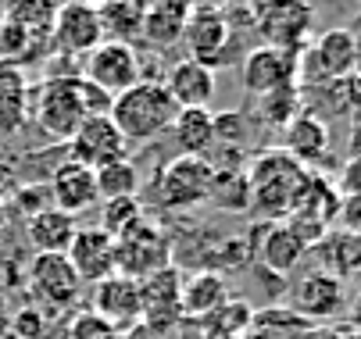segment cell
I'll use <instances>...</instances> for the list:
<instances>
[{
    "mask_svg": "<svg viewBox=\"0 0 361 339\" xmlns=\"http://www.w3.org/2000/svg\"><path fill=\"white\" fill-rule=\"evenodd\" d=\"M176 115H179V108L169 96L165 82L140 79L136 86H129L126 93H118L111 101V115L108 118L115 122V129L129 139V147H133V143H147L154 136L169 132Z\"/></svg>",
    "mask_w": 361,
    "mask_h": 339,
    "instance_id": "obj_1",
    "label": "cell"
},
{
    "mask_svg": "<svg viewBox=\"0 0 361 339\" xmlns=\"http://www.w3.org/2000/svg\"><path fill=\"white\" fill-rule=\"evenodd\" d=\"M243 172L250 182V207L265 211L269 218H286L307 182V172L286 151H262Z\"/></svg>",
    "mask_w": 361,
    "mask_h": 339,
    "instance_id": "obj_2",
    "label": "cell"
},
{
    "mask_svg": "<svg viewBox=\"0 0 361 339\" xmlns=\"http://www.w3.org/2000/svg\"><path fill=\"white\" fill-rule=\"evenodd\" d=\"M29 115L50 139L68 143L86 122L79 101V75H50L47 82H39V89H32Z\"/></svg>",
    "mask_w": 361,
    "mask_h": 339,
    "instance_id": "obj_3",
    "label": "cell"
},
{
    "mask_svg": "<svg viewBox=\"0 0 361 339\" xmlns=\"http://www.w3.org/2000/svg\"><path fill=\"white\" fill-rule=\"evenodd\" d=\"M172 254H176V239L165 232V225L143 218L129 232L115 236V275L143 282L147 275L169 268Z\"/></svg>",
    "mask_w": 361,
    "mask_h": 339,
    "instance_id": "obj_4",
    "label": "cell"
},
{
    "mask_svg": "<svg viewBox=\"0 0 361 339\" xmlns=\"http://www.w3.org/2000/svg\"><path fill=\"white\" fill-rule=\"evenodd\" d=\"M357 72V51L350 29H326L315 43H307L297 58V86H333Z\"/></svg>",
    "mask_w": 361,
    "mask_h": 339,
    "instance_id": "obj_5",
    "label": "cell"
},
{
    "mask_svg": "<svg viewBox=\"0 0 361 339\" xmlns=\"http://www.w3.org/2000/svg\"><path fill=\"white\" fill-rule=\"evenodd\" d=\"M25 286L36 297L39 311H50V314H68L82 293V282L72 271L65 254H32L25 268Z\"/></svg>",
    "mask_w": 361,
    "mask_h": 339,
    "instance_id": "obj_6",
    "label": "cell"
},
{
    "mask_svg": "<svg viewBox=\"0 0 361 339\" xmlns=\"http://www.w3.org/2000/svg\"><path fill=\"white\" fill-rule=\"evenodd\" d=\"M212 186H215V168L208 158L179 154L158 172V200L172 211H186L197 204H208Z\"/></svg>",
    "mask_w": 361,
    "mask_h": 339,
    "instance_id": "obj_7",
    "label": "cell"
},
{
    "mask_svg": "<svg viewBox=\"0 0 361 339\" xmlns=\"http://www.w3.org/2000/svg\"><path fill=\"white\" fill-rule=\"evenodd\" d=\"M183 43H186V58L204 65V68H219L226 65V51L233 43V29L222 15V8H212V4H190V22H186V32H183Z\"/></svg>",
    "mask_w": 361,
    "mask_h": 339,
    "instance_id": "obj_8",
    "label": "cell"
},
{
    "mask_svg": "<svg viewBox=\"0 0 361 339\" xmlns=\"http://www.w3.org/2000/svg\"><path fill=\"white\" fill-rule=\"evenodd\" d=\"M79 75H82L86 82L100 86L104 93H111V96L126 93L129 86L140 82V58H136V46L104 39V43L93 46V51L82 58Z\"/></svg>",
    "mask_w": 361,
    "mask_h": 339,
    "instance_id": "obj_9",
    "label": "cell"
},
{
    "mask_svg": "<svg viewBox=\"0 0 361 339\" xmlns=\"http://www.w3.org/2000/svg\"><path fill=\"white\" fill-rule=\"evenodd\" d=\"M140 304H143V318L147 325H154L158 332L172 335L183 325V271L176 264L154 271L140 282Z\"/></svg>",
    "mask_w": 361,
    "mask_h": 339,
    "instance_id": "obj_10",
    "label": "cell"
},
{
    "mask_svg": "<svg viewBox=\"0 0 361 339\" xmlns=\"http://www.w3.org/2000/svg\"><path fill=\"white\" fill-rule=\"evenodd\" d=\"M68 158L86 165L90 172L108 168L115 161H129V139L115 129V122L104 118H86L79 132L68 139Z\"/></svg>",
    "mask_w": 361,
    "mask_h": 339,
    "instance_id": "obj_11",
    "label": "cell"
},
{
    "mask_svg": "<svg viewBox=\"0 0 361 339\" xmlns=\"http://www.w3.org/2000/svg\"><path fill=\"white\" fill-rule=\"evenodd\" d=\"M297 58L293 51H279V46H254V51L243 54V68H240V79H243V89L254 96H269L283 86H297Z\"/></svg>",
    "mask_w": 361,
    "mask_h": 339,
    "instance_id": "obj_12",
    "label": "cell"
},
{
    "mask_svg": "<svg viewBox=\"0 0 361 339\" xmlns=\"http://www.w3.org/2000/svg\"><path fill=\"white\" fill-rule=\"evenodd\" d=\"M312 8L307 4H254V32H262L265 46L300 54L307 46Z\"/></svg>",
    "mask_w": 361,
    "mask_h": 339,
    "instance_id": "obj_13",
    "label": "cell"
},
{
    "mask_svg": "<svg viewBox=\"0 0 361 339\" xmlns=\"http://www.w3.org/2000/svg\"><path fill=\"white\" fill-rule=\"evenodd\" d=\"M50 39H54V46L61 54L82 61L93 46L104 43L97 4H58L54 25H50Z\"/></svg>",
    "mask_w": 361,
    "mask_h": 339,
    "instance_id": "obj_14",
    "label": "cell"
},
{
    "mask_svg": "<svg viewBox=\"0 0 361 339\" xmlns=\"http://www.w3.org/2000/svg\"><path fill=\"white\" fill-rule=\"evenodd\" d=\"M65 257L82 286H97L100 279L115 275V239L97 225H79Z\"/></svg>",
    "mask_w": 361,
    "mask_h": 339,
    "instance_id": "obj_15",
    "label": "cell"
},
{
    "mask_svg": "<svg viewBox=\"0 0 361 339\" xmlns=\"http://www.w3.org/2000/svg\"><path fill=\"white\" fill-rule=\"evenodd\" d=\"M90 311L100 314L108 325H115L118 332L136 325L143 318V304H140V282L126 279V275H108L90 289Z\"/></svg>",
    "mask_w": 361,
    "mask_h": 339,
    "instance_id": "obj_16",
    "label": "cell"
},
{
    "mask_svg": "<svg viewBox=\"0 0 361 339\" xmlns=\"http://www.w3.org/2000/svg\"><path fill=\"white\" fill-rule=\"evenodd\" d=\"M247 250H250V257H257V261H262L269 271H276V275H290V271L304 261V254H307V247L290 232L286 222L257 225V232L250 236Z\"/></svg>",
    "mask_w": 361,
    "mask_h": 339,
    "instance_id": "obj_17",
    "label": "cell"
},
{
    "mask_svg": "<svg viewBox=\"0 0 361 339\" xmlns=\"http://www.w3.org/2000/svg\"><path fill=\"white\" fill-rule=\"evenodd\" d=\"M343 307V282L329 271H312L304 275L293 293H290V311L300 314L307 325L312 321H326Z\"/></svg>",
    "mask_w": 361,
    "mask_h": 339,
    "instance_id": "obj_18",
    "label": "cell"
},
{
    "mask_svg": "<svg viewBox=\"0 0 361 339\" xmlns=\"http://www.w3.org/2000/svg\"><path fill=\"white\" fill-rule=\"evenodd\" d=\"M47 186H50V200H54V207L72 215V218H79L90 207H97V179H93V172L86 165H79L72 158L54 168V175H50Z\"/></svg>",
    "mask_w": 361,
    "mask_h": 339,
    "instance_id": "obj_19",
    "label": "cell"
},
{
    "mask_svg": "<svg viewBox=\"0 0 361 339\" xmlns=\"http://www.w3.org/2000/svg\"><path fill=\"white\" fill-rule=\"evenodd\" d=\"M165 89L169 96L176 101V108H208L212 104V96H215V72L212 68H204L190 58L176 61L165 75Z\"/></svg>",
    "mask_w": 361,
    "mask_h": 339,
    "instance_id": "obj_20",
    "label": "cell"
},
{
    "mask_svg": "<svg viewBox=\"0 0 361 339\" xmlns=\"http://www.w3.org/2000/svg\"><path fill=\"white\" fill-rule=\"evenodd\" d=\"M186 22H190V4H183V0H154V4H147V11H143L140 39L158 46V51H169V46L183 43Z\"/></svg>",
    "mask_w": 361,
    "mask_h": 339,
    "instance_id": "obj_21",
    "label": "cell"
},
{
    "mask_svg": "<svg viewBox=\"0 0 361 339\" xmlns=\"http://www.w3.org/2000/svg\"><path fill=\"white\" fill-rule=\"evenodd\" d=\"M283 151L304 168L322 161V154L329 151V129L322 118H315L312 111H300L286 129H283Z\"/></svg>",
    "mask_w": 361,
    "mask_h": 339,
    "instance_id": "obj_22",
    "label": "cell"
},
{
    "mask_svg": "<svg viewBox=\"0 0 361 339\" xmlns=\"http://www.w3.org/2000/svg\"><path fill=\"white\" fill-rule=\"evenodd\" d=\"M229 300V286L219 271L200 268L190 279H183V321H200L204 314H212L215 307H222Z\"/></svg>",
    "mask_w": 361,
    "mask_h": 339,
    "instance_id": "obj_23",
    "label": "cell"
},
{
    "mask_svg": "<svg viewBox=\"0 0 361 339\" xmlns=\"http://www.w3.org/2000/svg\"><path fill=\"white\" fill-rule=\"evenodd\" d=\"M75 229H79V222L72 215L58 211V207H47V211H39L25 222V236H29L36 254H65Z\"/></svg>",
    "mask_w": 361,
    "mask_h": 339,
    "instance_id": "obj_24",
    "label": "cell"
},
{
    "mask_svg": "<svg viewBox=\"0 0 361 339\" xmlns=\"http://www.w3.org/2000/svg\"><path fill=\"white\" fill-rule=\"evenodd\" d=\"M179 154L186 158H208L215 147V115L208 108H183L172 122Z\"/></svg>",
    "mask_w": 361,
    "mask_h": 339,
    "instance_id": "obj_25",
    "label": "cell"
},
{
    "mask_svg": "<svg viewBox=\"0 0 361 339\" xmlns=\"http://www.w3.org/2000/svg\"><path fill=\"white\" fill-rule=\"evenodd\" d=\"M143 11H147V4H140V0H111V4H97L104 39L133 46L140 39V32H143Z\"/></svg>",
    "mask_w": 361,
    "mask_h": 339,
    "instance_id": "obj_26",
    "label": "cell"
},
{
    "mask_svg": "<svg viewBox=\"0 0 361 339\" xmlns=\"http://www.w3.org/2000/svg\"><path fill=\"white\" fill-rule=\"evenodd\" d=\"M250 321H254V307L247 300H226L222 307H215L212 314H204L197 325H200V335L204 339H243L250 332Z\"/></svg>",
    "mask_w": 361,
    "mask_h": 339,
    "instance_id": "obj_27",
    "label": "cell"
},
{
    "mask_svg": "<svg viewBox=\"0 0 361 339\" xmlns=\"http://www.w3.org/2000/svg\"><path fill=\"white\" fill-rule=\"evenodd\" d=\"M307 328L312 325L290 307H269V311H254L247 339H300Z\"/></svg>",
    "mask_w": 361,
    "mask_h": 339,
    "instance_id": "obj_28",
    "label": "cell"
},
{
    "mask_svg": "<svg viewBox=\"0 0 361 339\" xmlns=\"http://www.w3.org/2000/svg\"><path fill=\"white\" fill-rule=\"evenodd\" d=\"M97 200L108 204V200H122V197H136L140 193V172L133 161H115L108 168H97Z\"/></svg>",
    "mask_w": 361,
    "mask_h": 339,
    "instance_id": "obj_29",
    "label": "cell"
},
{
    "mask_svg": "<svg viewBox=\"0 0 361 339\" xmlns=\"http://www.w3.org/2000/svg\"><path fill=\"white\" fill-rule=\"evenodd\" d=\"M222 211H247L250 207V182L243 168H215V186H212V200Z\"/></svg>",
    "mask_w": 361,
    "mask_h": 339,
    "instance_id": "obj_30",
    "label": "cell"
},
{
    "mask_svg": "<svg viewBox=\"0 0 361 339\" xmlns=\"http://www.w3.org/2000/svg\"><path fill=\"white\" fill-rule=\"evenodd\" d=\"M257 111H262V122L272 129H286L300 111H304V96L300 86H283L269 96H257Z\"/></svg>",
    "mask_w": 361,
    "mask_h": 339,
    "instance_id": "obj_31",
    "label": "cell"
},
{
    "mask_svg": "<svg viewBox=\"0 0 361 339\" xmlns=\"http://www.w3.org/2000/svg\"><path fill=\"white\" fill-rule=\"evenodd\" d=\"M58 4H47V0H18V4H8L4 18L15 22L18 29H25L32 39L50 36V25H54Z\"/></svg>",
    "mask_w": 361,
    "mask_h": 339,
    "instance_id": "obj_32",
    "label": "cell"
},
{
    "mask_svg": "<svg viewBox=\"0 0 361 339\" xmlns=\"http://www.w3.org/2000/svg\"><path fill=\"white\" fill-rule=\"evenodd\" d=\"M329 257V275H336L340 282L343 279H357V236H347V232H336L329 229V236L319 243Z\"/></svg>",
    "mask_w": 361,
    "mask_h": 339,
    "instance_id": "obj_33",
    "label": "cell"
},
{
    "mask_svg": "<svg viewBox=\"0 0 361 339\" xmlns=\"http://www.w3.org/2000/svg\"><path fill=\"white\" fill-rule=\"evenodd\" d=\"M29 101H32V82H29L25 68L0 61V108L29 115Z\"/></svg>",
    "mask_w": 361,
    "mask_h": 339,
    "instance_id": "obj_34",
    "label": "cell"
},
{
    "mask_svg": "<svg viewBox=\"0 0 361 339\" xmlns=\"http://www.w3.org/2000/svg\"><path fill=\"white\" fill-rule=\"evenodd\" d=\"M147 218L140 197H122V200H108V204H100V225L97 229H104L111 239L129 232L133 225H140Z\"/></svg>",
    "mask_w": 361,
    "mask_h": 339,
    "instance_id": "obj_35",
    "label": "cell"
},
{
    "mask_svg": "<svg viewBox=\"0 0 361 339\" xmlns=\"http://www.w3.org/2000/svg\"><path fill=\"white\" fill-rule=\"evenodd\" d=\"M68 339H122V332L108 325L100 314H93L90 307H82V311H72L68 318Z\"/></svg>",
    "mask_w": 361,
    "mask_h": 339,
    "instance_id": "obj_36",
    "label": "cell"
},
{
    "mask_svg": "<svg viewBox=\"0 0 361 339\" xmlns=\"http://www.w3.org/2000/svg\"><path fill=\"white\" fill-rule=\"evenodd\" d=\"M32 46H36V39H32L25 29H18V25L8 22V18H0V61L18 65L22 58L32 54Z\"/></svg>",
    "mask_w": 361,
    "mask_h": 339,
    "instance_id": "obj_37",
    "label": "cell"
},
{
    "mask_svg": "<svg viewBox=\"0 0 361 339\" xmlns=\"http://www.w3.org/2000/svg\"><path fill=\"white\" fill-rule=\"evenodd\" d=\"M11 200H15V211L29 222L32 215L47 211V207H54V200H50V186L47 182H25L11 193Z\"/></svg>",
    "mask_w": 361,
    "mask_h": 339,
    "instance_id": "obj_38",
    "label": "cell"
},
{
    "mask_svg": "<svg viewBox=\"0 0 361 339\" xmlns=\"http://www.w3.org/2000/svg\"><path fill=\"white\" fill-rule=\"evenodd\" d=\"M8 321H11V339H39L47 332V321H43L39 307H22Z\"/></svg>",
    "mask_w": 361,
    "mask_h": 339,
    "instance_id": "obj_39",
    "label": "cell"
},
{
    "mask_svg": "<svg viewBox=\"0 0 361 339\" xmlns=\"http://www.w3.org/2000/svg\"><path fill=\"white\" fill-rule=\"evenodd\" d=\"M79 101H82L86 118H104V115H111V101H115V96L104 93L100 86H93V82H86V79L79 75Z\"/></svg>",
    "mask_w": 361,
    "mask_h": 339,
    "instance_id": "obj_40",
    "label": "cell"
},
{
    "mask_svg": "<svg viewBox=\"0 0 361 339\" xmlns=\"http://www.w3.org/2000/svg\"><path fill=\"white\" fill-rule=\"evenodd\" d=\"M333 229L347 236H361V197H340Z\"/></svg>",
    "mask_w": 361,
    "mask_h": 339,
    "instance_id": "obj_41",
    "label": "cell"
},
{
    "mask_svg": "<svg viewBox=\"0 0 361 339\" xmlns=\"http://www.w3.org/2000/svg\"><path fill=\"white\" fill-rule=\"evenodd\" d=\"M340 197H361V158H347L340 168Z\"/></svg>",
    "mask_w": 361,
    "mask_h": 339,
    "instance_id": "obj_42",
    "label": "cell"
},
{
    "mask_svg": "<svg viewBox=\"0 0 361 339\" xmlns=\"http://www.w3.org/2000/svg\"><path fill=\"white\" fill-rule=\"evenodd\" d=\"M122 339H172V335L158 332V328H154V325H147V321H136V325L122 328Z\"/></svg>",
    "mask_w": 361,
    "mask_h": 339,
    "instance_id": "obj_43",
    "label": "cell"
},
{
    "mask_svg": "<svg viewBox=\"0 0 361 339\" xmlns=\"http://www.w3.org/2000/svg\"><path fill=\"white\" fill-rule=\"evenodd\" d=\"M18 189V182H15V172L0 161V204H8V197Z\"/></svg>",
    "mask_w": 361,
    "mask_h": 339,
    "instance_id": "obj_44",
    "label": "cell"
},
{
    "mask_svg": "<svg viewBox=\"0 0 361 339\" xmlns=\"http://www.w3.org/2000/svg\"><path fill=\"white\" fill-rule=\"evenodd\" d=\"M22 122H25V115H22V111H8V108H0V136H11Z\"/></svg>",
    "mask_w": 361,
    "mask_h": 339,
    "instance_id": "obj_45",
    "label": "cell"
},
{
    "mask_svg": "<svg viewBox=\"0 0 361 339\" xmlns=\"http://www.w3.org/2000/svg\"><path fill=\"white\" fill-rule=\"evenodd\" d=\"M347 147H350V158H361V115H357V118H354V125H350Z\"/></svg>",
    "mask_w": 361,
    "mask_h": 339,
    "instance_id": "obj_46",
    "label": "cell"
},
{
    "mask_svg": "<svg viewBox=\"0 0 361 339\" xmlns=\"http://www.w3.org/2000/svg\"><path fill=\"white\" fill-rule=\"evenodd\" d=\"M8 229H11V207H8V204H0V239L8 236Z\"/></svg>",
    "mask_w": 361,
    "mask_h": 339,
    "instance_id": "obj_47",
    "label": "cell"
},
{
    "mask_svg": "<svg viewBox=\"0 0 361 339\" xmlns=\"http://www.w3.org/2000/svg\"><path fill=\"white\" fill-rule=\"evenodd\" d=\"M8 300H4V293H0V332H4V325H8Z\"/></svg>",
    "mask_w": 361,
    "mask_h": 339,
    "instance_id": "obj_48",
    "label": "cell"
},
{
    "mask_svg": "<svg viewBox=\"0 0 361 339\" xmlns=\"http://www.w3.org/2000/svg\"><path fill=\"white\" fill-rule=\"evenodd\" d=\"M357 279H361V236H357Z\"/></svg>",
    "mask_w": 361,
    "mask_h": 339,
    "instance_id": "obj_49",
    "label": "cell"
},
{
    "mask_svg": "<svg viewBox=\"0 0 361 339\" xmlns=\"http://www.w3.org/2000/svg\"><path fill=\"white\" fill-rule=\"evenodd\" d=\"M343 339H361V328H354L350 335H343Z\"/></svg>",
    "mask_w": 361,
    "mask_h": 339,
    "instance_id": "obj_50",
    "label": "cell"
},
{
    "mask_svg": "<svg viewBox=\"0 0 361 339\" xmlns=\"http://www.w3.org/2000/svg\"><path fill=\"white\" fill-rule=\"evenodd\" d=\"M0 339H8V332H0Z\"/></svg>",
    "mask_w": 361,
    "mask_h": 339,
    "instance_id": "obj_51",
    "label": "cell"
},
{
    "mask_svg": "<svg viewBox=\"0 0 361 339\" xmlns=\"http://www.w3.org/2000/svg\"><path fill=\"white\" fill-rule=\"evenodd\" d=\"M243 339H247V335H243Z\"/></svg>",
    "mask_w": 361,
    "mask_h": 339,
    "instance_id": "obj_52",
    "label": "cell"
}]
</instances>
